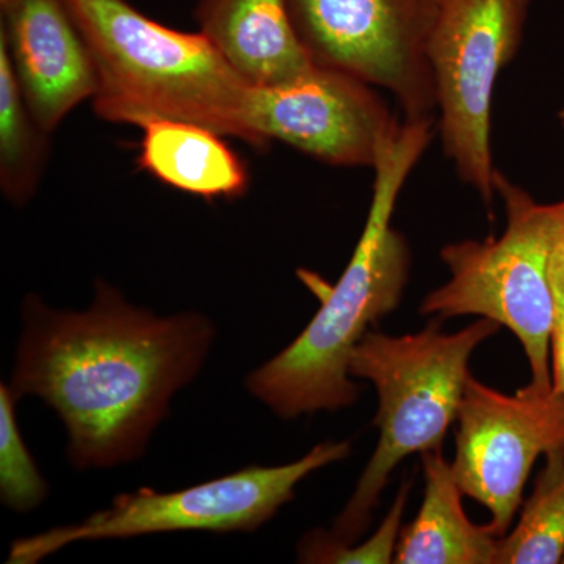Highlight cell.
I'll use <instances>...</instances> for the list:
<instances>
[{
    "instance_id": "cell-1",
    "label": "cell",
    "mask_w": 564,
    "mask_h": 564,
    "mask_svg": "<svg viewBox=\"0 0 564 564\" xmlns=\"http://www.w3.org/2000/svg\"><path fill=\"white\" fill-rule=\"evenodd\" d=\"M22 321L11 391L54 408L79 470L144 454L174 393L202 370L215 334L202 314L159 317L102 281L87 311H55L29 295Z\"/></svg>"
},
{
    "instance_id": "cell-2",
    "label": "cell",
    "mask_w": 564,
    "mask_h": 564,
    "mask_svg": "<svg viewBox=\"0 0 564 564\" xmlns=\"http://www.w3.org/2000/svg\"><path fill=\"white\" fill-rule=\"evenodd\" d=\"M434 133V118L403 120L375 165L369 214L343 276L321 291V310L303 333L248 375V391L285 421L343 410L358 400L359 388L348 369L351 352L369 326L402 302L411 250L403 234L393 228L392 215L404 182Z\"/></svg>"
},
{
    "instance_id": "cell-3",
    "label": "cell",
    "mask_w": 564,
    "mask_h": 564,
    "mask_svg": "<svg viewBox=\"0 0 564 564\" xmlns=\"http://www.w3.org/2000/svg\"><path fill=\"white\" fill-rule=\"evenodd\" d=\"M90 50L98 90L93 110L117 124L195 122L251 144V85L202 32L151 20L128 0H66Z\"/></svg>"
},
{
    "instance_id": "cell-4",
    "label": "cell",
    "mask_w": 564,
    "mask_h": 564,
    "mask_svg": "<svg viewBox=\"0 0 564 564\" xmlns=\"http://www.w3.org/2000/svg\"><path fill=\"white\" fill-rule=\"evenodd\" d=\"M441 318L406 336L367 333L351 352V377L370 381L378 393L375 426L380 440L355 492L326 536L351 545L366 532L389 477L406 456L441 451L458 419L469 361L478 345L496 336L500 323L481 317L462 332H441Z\"/></svg>"
},
{
    "instance_id": "cell-5",
    "label": "cell",
    "mask_w": 564,
    "mask_h": 564,
    "mask_svg": "<svg viewBox=\"0 0 564 564\" xmlns=\"http://www.w3.org/2000/svg\"><path fill=\"white\" fill-rule=\"evenodd\" d=\"M494 188L507 214L502 236L445 245L441 259L451 280L425 296L421 313L441 321L478 315L500 323L524 348L532 370L529 384L551 389L552 259L564 242V199L534 202L499 170Z\"/></svg>"
},
{
    "instance_id": "cell-6",
    "label": "cell",
    "mask_w": 564,
    "mask_h": 564,
    "mask_svg": "<svg viewBox=\"0 0 564 564\" xmlns=\"http://www.w3.org/2000/svg\"><path fill=\"white\" fill-rule=\"evenodd\" d=\"M350 455L348 443H322L299 462L284 466H250L181 491L151 488L120 494L109 508L79 524L55 527L33 536L18 538L9 564H35L79 541L122 540L173 532H256L282 505L291 502L307 475Z\"/></svg>"
},
{
    "instance_id": "cell-7",
    "label": "cell",
    "mask_w": 564,
    "mask_h": 564,
    "mask_svg": "<svg viewBox=\"0 0 564 564\" xmlns=\"http://www.w3.org/2000/svg\"><path fill=\"white\" fill-rule=\"evenodd\" d=\"M530 0H443L426 44L437 131L464 184L491 207V109L500 70L524 39Z\"/></svg>"
},
{
    "instance_id": "cell-8",
    "label": "cell",
    "mask_w": 564,
    "mask_h": 564,
    "mask_svg": "<svg viewBox=\"0 0 564 564\" xmlns=\"http://www.w3.org/2000/svg\"><path fill=\"white\" fill-rule=\"evenodd\" d=\"M443 0H288L293 28L315 65L391 93L406 121L433 118L426 57Z\"/></svg>"
},
{
    "instance_id": "cell-9",
    "label": "cell",
    "mask_w": 564,
    "mask_h": 564,
    "mask_svg": "<svg viewBox=\"0 0 564 564\" xmlns=\"http://www.w3.org/2000/svg\"><path fill=\"white\" fill-rule=\"evenodd\" d=\"M456 421V481L464 496L488 508L489 525L503 536L534 462L564 448V393L527 384L507 395L470 377Z\"/></svg>"
},
{
    "instance_id": "cell-10",
    "label": "cell",
    "mask_w": 564,
    "mask_h": 564,
    "mask_svg": "<svg viewBox=\"0 0 564 564\" xmlns=\"http://www.w3.org/2000/svg\"><path fill=\"white\" fill-rule=\"evenodd\" d=\"M251 147L281 141L333 166L375 169L403 121L372 85L314 65L302 76L248 93Z\"/></svg>"
},
{
    "instance_id": "cell-11",
    "label": "cell",
    "mask_w": 564,
    "mask_h": 564,
    "mask_svg": "<svg viewBox=\"0 0 564 564\" xmlns=\"http://www.w3.org/2000/svg\"><path fill=\"white\" fill-rule=\"evenodd\" d=\"M0 46L47 132L95 98L98 77L90 50L66 0H0Z\"/></svg>"
},
{
    "instance_id": "cell-12",
    "label": "cell",
    "mask_w": 564,
    "mask_h": 564,
    "mask_svg": "<svg viewBox=\"0 0 564 564\" xmlns=\"http://www.w3.org/2000/svg\"><path fill=\"white\" fill-rule=\"evenodd\" d=\"M195 18L251 87L295 79L315 65L293 28L288 0H198Z\"/></svg>"
},
{
    "instance_id": "cell-13",
    "label": "cell",
    "mask_w": 564,
    "mask_h": 564,
    "mask_svg": "<svg viewBox=\"0 0 564 564\" xmlns=\"http://www.w3.org/2000/svg\"><path fill=\"white\" fill-rule=\"evenodd\" d=\"M425 492L419 514L400 532L393 563L496 564L500 536L475 525L463 508L464 492L441 451L422 454Z\"/></svg>"
},
{
    "instance_id": "cell-14",
    "label": "cell",
    "mask_w": 564,
    "mask_h": 564,
    "mask_svg": "<svg viewBox=\"0 0 564 564\" xmlns=\"http://www.w3.org/2000/svg\"><path fill=\"white\" fill-rule=\"evenodd\" d=\"M137 162L143 172L176 191L204 199L247 193L250 173L221 133L195 122H148Z\"/></svg>"
},
{
    "instance_id": "cell-15",
    "label": "cell",
    "mask_w": 564,
    "mask_h": 564,
    "mask_svg": "<svg viewBox=\"0 0 564 564\" xmlns=\"http://www.w3.org/2000/svg\"><path fill=\"white\" fill-rule=\"evenodd\" d=\"M50 135L28 106L0 46V188L14 206L35 195L50 158Z\"/></svg>"
},
{
    "instance_id": "cell-16",
    "label": "cell",
    "mask_w": 564,
    "mask_h": 564,
    "mask_svg": "<svg viewBox=\"0 0 564 564\" xmlns=\"http://www.w3.org/2000/svg\"><path fill=\"white\" fill-rule=\"evenodd\" d=\"M521 521L499 540L496 564H556L564 556V448L545 455Z\"/></svg>"
},
{
    "instance_id": "cell-17",
    "label": "cell",
    "mask_w": 564,
    "mask_h": 564,
    "mask_svg": "<svg viewBox=\"0 0 564 564\" xmlns=\"http://www.w3.org/2000/svg\"><path fill=\"white\" fill-rule=\"evenodd\" d=\"M10 386L0 384V499L18 513L39 508L47 496V484L22 440Z\"/></svg>"
},
{
    "instance_id": "cell-18",
    "label": "cell",
    "mask_w": 564,
    "mask_h": 564,
    "mask_svg": "<svg viewBox=\"0 0 564 564\" xmlns=\"http://www.w3.org/2000/svg\"><path fill=\"white\" fill-rule=\"evenodd\" d=\"M411 484H403L399 496L393 500L391 510L378 527L372 538L358 545L334 543L326 533H311L300 544V562L303 563H347V564H389L395 558L400 538L404 505L410 496Z\"/></svg>"
},
{
    "instance_id": "cell-19",
    "label": "cell",
    "mask_w": 564,
    "mask_h": 564,
    "mask_svg": "<svg viewBox=\"0 0 564 564\" xmlns=\"http://www.w3.org/2000/svg\"><path fill=\"white\" fill-rule=\"evenodd\" d=\"M552 289H554V323H552L551 352L554 386L564 393V242L552 259Z\"/></svg>"
},
{
    "instance_id": "cell-20",
    "label": "cell",
    "mask_w": 564,
    "mask_h": 564,
    "mask_svg": "<svg viewBox=\"0 0 564 564\" xmlns=\"http://www.w3.org/2000/svg\"><path fill=\"white\" fill-rule=\"evenodd\" d=\"M558 118H560V121H562V126L564 129V109L560 110Z\"/></svg>"
},
{
    "instance_id": "cell-21",
    "label": "cell",
    "mask_w": 564,
    "mask_h": 564,
    "mask_svg": "<svg viewBox=\"0 0 564 564\" xmlns=\"http://www.w3.org/2000/svg\"><path fill=\"white\" fill-rule=\"evenodd\" d=\"M562 563H564V556H563V562Z\"/></svg>"
}]
</instances>
